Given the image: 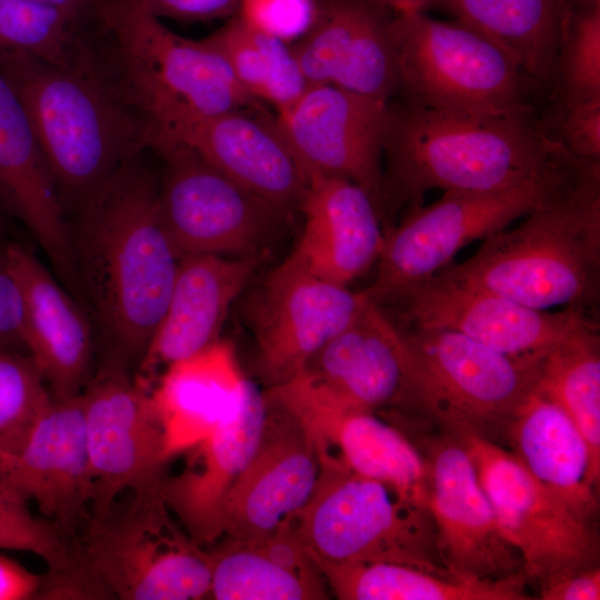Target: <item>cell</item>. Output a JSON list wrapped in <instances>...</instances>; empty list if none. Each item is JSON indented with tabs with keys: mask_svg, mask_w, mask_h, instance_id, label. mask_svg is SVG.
I'll list each match as a JSON object with an SVG mask.
<instances>
[{
	"mask_svg": "<svg viewBox=\"0 0 600 600\" xmlns=\"http://www.w3.org/2000/svg\"><path fill=\"white\" fill-rule=\"evenodd\" d=\"M158 192L159 180L139 156L69 219L77 281L101 360L129 370L139 367L164 314L180 261Z\"/></svg>",
	"mask_w": 600,
	"mask_h": 600,
	"instance_id": "obj_1",
	"label": "cell"
},
{
	"mask_svg": "<svg viewBox=\"0 0 600 600\" xmlns=\"http://www.w3.org/2000/svg\"><path fill=\"white\" fill-rule=\"evenodd\" d=\"M577 162L537 112L470 114L389 101L380 216L422 204L427 192L492 190L570 178Z\"/></svg>",
	"mask_w": 600,
	"mask_h": 600,
	"instance_id": "obj_2",
	"label": "cell"
},
{
	"mask_svg": "<svg viewBox=\"0 0 600 600\" xmlns=\"http://www.w3.org/2000/svg\"><path fill=\"white\" fill-rule=\"evenodd\" d=\"M0 71L29 117L68 220L128 161L149 149L147 120L97 74L78 48L68 64L0 51Z\"/></svg>",
	"mask_w": 600,
	"mask_h": 600,
	"instance_id": "obj_3",
	"label": "cell"
},
{
	"mask_svg": "<svg viewBox=\"0 0 600 600\" xmlns=\"http://www.w3.org/2000/svg\"><path fill=\"white\" fill-rule=\"evenodd\" d=\"M436 274L527 307L596 314L600 291V169L588 170Z\"/></svg>",
	"mask_w": 600,
	"mask_h": 600,
	"instance_id": "obj_4",
	"label": "cell"
},
{
	"mask_svg": "<svg viewBox=\"0 0 600 600\" xmlns=\"http://www.w3.org/2000/svg\"><path fill=\"white\" fill-rule=\"evenodd\" d=\"M79 51L149 126L181 111L212 114L262 106L204 39L176 34L134 0H98Z\"/></svg>",
	"mask_w": 600,
	"mask_h": 600,
	"instance_id": "obj_5",
	"label": "cell"
},
{
	"mask_svg": "<svg viewBox=\"0 0 600 600\" xmlns=\"http://www.w3.org/2000/svg\"><path fill=\"white\" fill-rule=\"evenodd\" d=\"M314 489L290 519L311 559L334 563L393 562L452 576L442 564L428 508L386 483L319 453Z\"/></svg>",
	"mask_w": 600,
	"mask_h": 600,
	"instance_id": "obj_6",
	"label": "cell"
},
{
	"mask_svg": "<svg viewBox=\"0 0 600 600\" xmlns=\"http://www.w3.org/2000/svg\"><path fill=\"white\" fill-rule=\"evenodd\" d=\"M162 481L118 498L106 512L91 516L78 534L83 562L106 599L208 598V550L173 520Z\"/></svg>",
	"mask_w": 600,
	"mask_h": 600,
	"instance_id": "obj_7",
	"label": "cell"
},
{
	"mask_svg": "<svg viewBox=\"0 0 600 600\" xmlns=\"http://www.w3.org/2000/svg\"><path fill=\"white\" fill-rule=\"evenodd\" d=\"M397 94L426 108L484 116L536 112L540 88L497 43L459 21L421 12L392 26Z\"/></svg>",
	"mask_w": 600,
	"mask_h": 600,
	"instance_id": "obj_8",
	"label": "cell"
},
{
	"mask_svg": "<svg viewBox=\"0 0 600 600\" xmlns=\"http://www.w3.org/2000/svg\"><path fill=\"white\" fill-rule=\"evenodd\" d=\"M401 329L412 354L409 412L450 432L504 442L542 359L510 357L451 330Z\"/></svg>",
	"mask_w": 600,
	"mask_h": 600,
	"instance_id": "obj_9",
	"label": "cell"
},
{
	"mask_svg": "<svg viewBox=\"0 0 600 600\" xmlns=\"http://www.w3.org/2000/svg\"><path fill=\"white\" fill-rule=\"evenodd\" d=\"M586 171L492 190L443 191L434 202L404 211L383 230L377 276L364 292L381 303L403 287L434 276L467 244L509 227Z\"/></svg>",
	"mask_w": 600,
	"mask_h": 600,
	"instance_id": "obj_10",
	"label": "cell"
},
{
	"mask_svg": "<svg viewBox=\"0 0 600 600\" xmlns=\"http://www.w3.org/2000/svg\"><path fill=\"white\" fill-rule=\"evenodd\" d=\"M467 448L503 537L522 560L526 581L541 588L567 574L598 566L593 524L570 509L499 443L452 432Z\"/></svg>",
	"mask_w": 600,
	"mask_h": 600,
	"instance_id": "obj_11",
	"label": "cell"
},
{
	"mask_svg": "<svg viewBox=\"0 0 600 600\" xmlns=\"http://www.w3.org/2000/svg\"><path fill=\"white\" fill-rule=\"evenodd\" d=\"M151 150L164 161L159 209L180 258H258L290 218L187 146L158 143Z\"/></svg>",
	"mask_w": 600,
	"mask_h": 600,
	"instance_id": "obj_12",
	"label": "cell"
},
{
	"mask_svg": "<svg viewBox=\"0 0 600 600\" xmlns=\"http://www.w3.org/2000/svg\"><path fill=\"white\" fill-rule=\"evenodd\" d=\"M86 443L92 477L91 516L124 492L163 480L170 460L149 381L101 361L82 390Z\"/></svg>",
	"mask_w": 600,
	"mask_h": 600,
	"instance_id": "obj_13",
	"label": "cell"
},
{
	"mask_svg": "<svg viewBox=\"0 0 600 600\" xmlns=\"http://www.w3.org/2000/svg\"><path fill=\"white\" fill-rule=\"evenodd\" d=\"M363 291L324 280L290 253L251 299L256 369L268 388L298 374L366 306Z\"/></svg>",
	"mask_w": 600,
	"mask_h": 600,
	"instance_id": "obj_14",
	"label": "cell"
},
{
	"mask_svg": "<svg viewBox=\"0 0 600 600\" xmlns=\"http://www.w3.org/2000/svg\"><path fill=\"white\" fill-rule=\"evenodd\" d=\"M377 304L396 308L407 328L451 330L500 353L527 359H542L579 326L598 320L597 314L576 308L533 309L438 274Z\"/></svg>",
	"mask_w": 600,
	"mask_h": 600,
	"instance_id": "obj_15",
	"label": "cell"
},
{
	"mask_svg": "<svg viewBox=\"0 0 600 600\" xmlns=\"http://www.w3.org/2000/svg\"><path fill=\"white\" fill-rule=\"evenodd\" d=\"M149 149L179 143L222 173L291 216L300 210L308 179L276 114L262 106L202 114L181 111L150 126Z\"/></svg>",
	"mask_w": 600,
	"mask_h": 600,
	"instance_id": "obj_16",
	"label": "cell"
},
{
	"mask_svg": "<svg viewBox=\"0 0 600 600\" xmlns=\"http://www.w3.org/2000/svg\"><path fill=\"white\" fill-rule=\"evenodd\" d=\"M412 440L429 473L428 509L443 567L466 580H499L522 573V560L503 537L474 463L444 429Z\"/></svg>",
	"mask_w": 600,
	"mask_h": 600,
	"instance_id": "obj_17",
	"label": "cell"
},
{
	"mask_svg": "<svg viewBox=\"0 0 600 600\" xmlns=\"http://www.w3.org/2000/svg\"><path fill=\"white\" fill-rule=\"evenodd\" d=\"M264 392L299 420L319 453L428 508L427 461L399 428L378 413L343 406L302 372Z\"/></svg>",
	"mask_w": 600,
	"mask_h": 600,
	"instance_id": "obj_18",
	"label": "cell"
},
{
	"mask_svg": "<svg viewBox=\"0 0 600 600\" xmlns=\"http://www.w3.org/2000/svg\"><path fill=\"white\" fill-rule=\"evenodd\" d=\"M388 103L334 84L312 83L276 116L308 180L346 178L370 194L380 214Z\"/></svg>",
	"mask_w": 600,
	"mask_h": 600,
	"instance_id": "obj_19",
	"label": "cell"
},
{
	"mask_svg": "<svg viewBox=\"0 0 600 600\" xmlns=\"http://www.w3.org/2000/svg\"><path fill=\"white\" fill-rule=\"evenodd\" d=\"M266 400L259 444L224 500L221 539L253 543L269 537L303 507L319 477L318 451L307 430L282 406Z\"/></svg>",
	"mask_w": 600,
	"mask_h": 600,
	"instance_id": "obj_20",
	"label": "cell"
},
{
	"mask_svg": "<svg viewBox=\"0 0 600 600\" xmlns=\"http://www.w3.org/2000/svg\"><path fill=\"white\" fill-rule=\"evenodd\" d=\"M0 480L64 533L81 532L92 501L81 394L52 397L19 449L0 458Z\"/></svg>",
	"mask_w": 600,
	"mask_h": 600,
	"instance_id": "obj_21",
	"label": "cell"
},
{
	"mask_svg": "<svg viewBox=\"0 0 600 600\" xmlns=\"http://www.w3.org/2000/svg\"><path fill=\"white\" fill-rule=\"evenodd\" d=\"M396 16L380 0H318L313 24L290 44L308 84L330 83L391 101L398 88Z\"/></svg>",
	"mask_w": 600,
	"mask_h": 600,
	"instance_id": "obj_22",
	"label": "cell"
},
{
	"mask_svg": "<svg viewBox=\"0 0 600 600\" xmlns=\"http://www.w3.org/2000/svg\"><path fill=\"white\" fill-rule=\"evenodd\" d=\"M357 410H409L412 354L402 329L370 298L360 313L300 371Z\"/></svg>",
	"mask_w": 600,
	"mask_h": 600,
	"instance_id": "obj_23",
	"label": "cell"
},
{
	"mask_svg": "<svg viewBox=\"0 0 600 600\" xmlns=\"http://www.w3.org/2000/svg\"><path fill=\"white\" fill-rule=\"evenodd\" d=\"M266 414L264 392L248 380L232 409L186 451L189 454L184 468L162 481L169 510L201 547L222 538L226 497L259 444Z\"/></svg>",
	"mask_w": 600,
	"mask_h": 600,
	"instance_id": "obj_24",
	"label": "cell"
},
{
	"mask_svg": "<svg viewBox=\"0 0 600 600\" xmlns=\"http://www.w3.org/2000/svg\"><path fill=\"white\" fill-rule=\"evenodd\" d=\"M22 298L23 341L51 396L80 394L94 373V327L87 309L26 244L8 242Z\"/></svg>",
	"mask_w": 600,
	"mask_h": 600,
	"instance_id": "obj_25",
	"label": "cell"
},
{
	"mask_svg": "<svg viewBox=\"0 0 600 600\" xmlns=\"http://www.w3.org/2000/svg\"><path fill=\"white\" fill-rule=\"evenodd\" d=\"M0 196L40 244L60 282L80 301L67 213L29 117L1 71Z\"/></svg>",
	"mask_w": 600,
	"mask_h": 600,
	"instance_id": "obj_26",
	"label": "cell"
},
{
	"mask_svg": "<svg viewBox=\"0 0 600 600\" xmlns=\"http://www.w3.org/2000/svg\"><path fill=\"white\" fill-rule=\"evenodd\" d=\"M258 258L191 254L180 258L164 314L137 374L150 382L160 367L218 341L227 314L250 281Z\"/></svg>",
	"mask_w": 600,
	"mask_h": 600,
	"instance_id": "obj_27",
	"label": "cell"
},
{
	"mask_svg": "<svg viewBox=\"0 0 600 600\" xmlns=\"http://www.w3.org/2000/svg\"><path fill=\"white\" fill-rule=\"evenodd\" d=\"M300 211L303 229L291 253L310 272L348 287L377 262L383 229L362 187L346 178L313 176Z\"/></svg>",
	"mask_w": 600,
	"mask_h": 600,
	"instance_id": "obj_28",
	"label": "cell"
},
{
	"mask_svg": "<svg viewBox=\"0 0 600 600\" xmlns=\"http://www.w3.org/2000/svg\"><path fill=\"white\" fill-rule=\"evenodd\" d=\"M504 443L526 469L578 516L593 522L599 481L588 443L570 416L534 390L517 410Z\"/></svg>",
	"mask_w": 600,
	"mask_h": 600,
	"instance_id": "obj_29",
	"label": "cell"
},
{
	"mask_svg": "<svg viewBox=\"0 0 600 600\" xmlns=\"http://www.w3.org/2000/svg\"><path fill=\"white\" fill-rule=\"evenodd\" d=\"M232 346L219 339L166 367L153 401L171 459L199 443L238 402L247 383Z\"/></svg>",
	"mask_w": 600,
	"mask_h": 600,
	"instance_id": "obj_30",
	"label": "cell"
},
{
	"mask_svg": "<svg viewBox=\"0 0 600 600\" xmlns=\"http://www.w3.org/2000/svg\"><path fill=\"white\" fill-rule=\"evenodd\" d=\"M430 4L497 43L537 86L553 87L569 0H432Z\"/></svg>",
	"mask_w": 600,
	"mask_h": 600,
	"instance_id": "obj_31",
	"label": "cell"
},
{
	"mask_svg": "<svg viewBox=\"0 0 600 600\" xmlns=\"http://www.w3.org/2000/svg\"><path fill=\"white\" fill-rule=\"evenodd\" d=\"M340 600H528L522 573L466 580L393 562L334 563L311 559Z\"/></svg>",
	"mask_w": 600,
	"mask_h": 600,
	"instance_id": "obj_32",
	"label": "cell"
},
{
	"mask_svg": "<svg viewBox=\"0 0 600 600\" xmlns=\"http://www.w3.org/2000/svg\"><path fill=\"white\" fill-rule=\"evenodd\" d=\"M536 389L558 403L583 434L600 479V337L598 320L584 322L552 348Z\"/></svg>",
	"mask_w": 600,
	"mask_h": 600,
	"instance_id": "obj_33",
	"label": "cell"
},
{
	"mask_svg": "<svg viewBox=\"0 0 600 600\" xmlns=\"http://www.w3.org/2000/svg\"><path fill=\"white\" fill-rule=\"evenodd\" d=\"M228 63L240 86L256 100L282 112L307 88L291 46L247 26L237 14L203 38Z\"/></svg>",
	"mask_w": 600,
	"mask_h": 600,
	"instance_id": "obj_34",
	"label": "cell"
},
{
	"mask_svg": "<svg viewBox=\"0 0 600 600\" xmlns=\"http://www.w3.org/2000/svg\"><path fill=\"white\" fill-rule=\"evenodd\" d=\"M214 600L329 599L324 580L302 577L273 561L250 543L224 539L208 550Z\"/></svg>",
	"mask_w": 600,
	"mask_h": 600,
	"instance_id": "obj_35",
	"label": "cell"
},
{
	"mask_svg": "<svg viewBox=\"0 0 600 600\" xmlns=\"http://www.w3.org/2000/svg\"><path fill=\"white\" fill-rule=\"evenodd\" d=\"M554 102L600 99V0H570L556 57Z\"/></svg>",
	"mask_w": 600,
	"mask_h": 600,
	"instance_id": "obj_36",
	"label": "cell"
},
{
	"mask_svg": "<svg viewBox=\"0 0 600 600\" xmlns=\"http://www.w3.org/2000/svg\"><path fill=\"white\" fill-rule=\"evenodd\" d=\"M81 22L33 0H0V51H23L68 64L76 54Z\"/></svg>",
	"mask_w": 600,
	"mask_h": 600,
	"instance_id": "obj_37",
	"label": "cell"
},
{
	"mask_svg": "<svg viewBox=\"0 0 600 600\" xmlns=\"http://www.w3.org/2000/svg\"><path fill=\"white\" fill-rule=\"evenodd\" d=\"M0 549L33 553L47 564V576L64 578L79 571L82 557L78 536L64 533L0 480Z\"/></svg>",
	"mask_w": 600,
	"mask_h": 600,
	"instance_id": "obj_38",
	"label": "cell"
},
{
	"mask_svg": "<svg viewBox=\"0 0 600 600\" xmlns=\"http://www.w3.org/2000/svg\"><path fill=\"white\" fill-rule=\"evenodd\" d=\"M51 399L28 353L0 349V458L19 449Z\"/></svg>",
	"mask_w": 600,
	"mask_h": 600,
	"instance_id": "obj_39",
	"label": "cell"
},
{
	"mask_svg": "<svg viewBox=\"0 0 600 600\" xmlns=\"http://www.w3.org/2000/svg\"><path fill=\"white\" fill-rule=\"evenodd\" d=\"M542 119L577 162L600 168V99L577 103L556 102Z\"/></svg>",
	"mask_w": 600,
	"mask_h": 600,
	"instance_id": "obj_40",
	"label": "cell"
},
{
	"mask_svg": "<svg viewBox=\"0 0 600 600\" xmlns=\"http://www.w3.org/2000/svg\"><path fill=\"white\" fill-rule=\"evenodd\" d=\"M317 10L318 0H240L236 14L250 28L292 44L309 31Z\"/></svg>",
	"mask_w": 600,
	"mask_h": 600,
	"instance_id": "obj_41",
	"label": "cell"
},
{
	"mask_svg": "<svg viewBox=\"0 0 600 600\" xmlns=\"http://www.w3.org/2000/svg\"><path fill=\"white\" fill-rule=\"evenodd\" d=\"M8 242L0 236V349L28 353L23 341L21 291L10 266Z\"/></svg>",
	"mask_w": 600,
	"mask_h": 600,
	"instance_id": "obj_42",
	"label": "cell"
},
{
	"mask_svg": "<svg viewBox=\"0 0 600 600\" xmlns=\"http://www.w3.org/2000/svg\"><path fill=\"white\" fill-rule=\"evenodd\" d=\"M151 16L181 22H204L229 19L236 14L240 0H134Z\"/></svg>",
	"mask_w": 600,
	"mask_h": 600,
	"instance_id": "obj_43",
	"label": "cell"
},
{
	"mask_svg": "<svg viewBox=\"0 0 600 600\" xmlns=\"http://www.w3.org/2000/svg\"><path fill=\"white\" fill-rule=\"evenodd\" d=\"M539 589L543 600H599V566L567 574Z\"/></svg>",
	"mask_w": 600,
	"mask_h": 600,
	"instance_id": "obj_44",
	"label": "cell"
},
{
	"mask_svg": "<svg viewBox=\"0 0 600 600\" xmlns=\"http://www.w3.org/2000/svg\"><path fill=\"white\" fill-rule=\"evenodd\" d=\"M44 574H38L0 553V600L41 599Z\"/></svg>",
	"mask_w": 600,
	"mask_h": 600,
	"instance_id": "obj_45",
	"label": "cell"
},
{
	"mask_svg": "<svg viewBox=\"0 0 600 600\" xmlns=\"http://www.w3.org/2000/svg\"><path fill=\"white\" fill-rule=\"evenodd\" d=\"M58 8L82 22L94 9L98 0H33Z\"/></svg>",
	"mask_w": 600,
	"mask_h": 600,
	"instance_id": "obj_46",
	"label": "cell"
},
{
	"mask_svg": "<svg viewBox=\"0 0 600 600\" xmlns=\"http://www.w3.org/2000/svg\"><path fill=\"white\" fill-rule=\"evenodd\" d=\"M397 14L421 12L432 0H380Z\"/></svg>",
	"mask_w": 600,
	"mask_h": 600,
	"instance_id": "obj_47",
	"label": "cell"
},
{
	"mask_svg": "<svg viewBox=\"0 0 600 600\" xmlns=\"http://www.w3.org/2000/svg\"><path fill=\"white\" fill-rule=\"evenodd\" d=\"M8 214H10V212L8 211L6 204H4V202H3V200H2V198L0 196V236H3L4 223H6Z\"/></svg>",
	"mask_w": 600,
	"mask_h": 600,
	"instance_id": "obj_48",
	"label": "cell"
},
{
	"mask_svg": "<svg viewBox=\"0 0 600 600\" xmlns=\"http://www.w3.org/2000/svg\"><path fill=\"white\" fill-rule=\"evenodd\" d=\"M570 1V0H569Z\"/></svg>",
	"mask_w": 600,
	"mask_h": 600,
	"instance_id": "obj_49",
	"label": "cell"
}]
</instances>
